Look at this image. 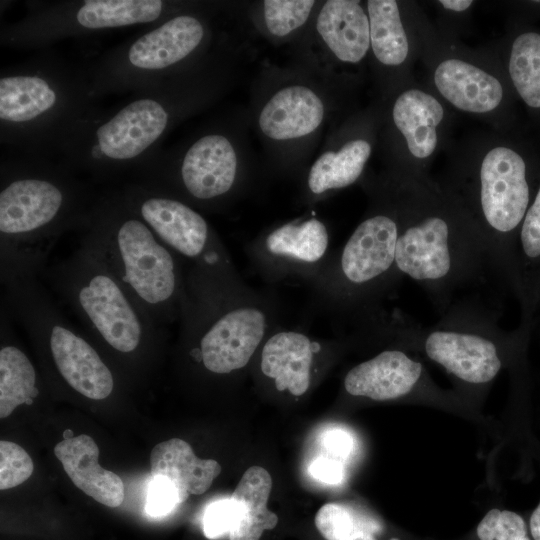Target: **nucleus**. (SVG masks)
I'll return each mask as SVG.
<instances>
[{
    "mask_svg": "<svg viewBox=\"0 0 540 540\" xmlns=\"http://www.w3.org/2000/svg\"><path fill=\"white\" fill-rule=\"evenodd\" d=\"M439 180L460 201L488 251L492 276L516 295V242L540 183V155L518 131L493 129L452 140Z\"/></svg>",
    "mask_w": 540,
    "mask_h": 540,
    "instance_id": "1",
    "label": "nucleus"
},
{
    "mask_svg": "<svg viewBox=\"0 0 540 540\" xmlns=\"http://www.w3.org/2000/svg\"><path fill=\"white\" fill-rule=\"evenodd\" d=\"M398 203L396 270L441 314L455 295L492 275L484 240L456 196L439 180L391 176Z\"/></svg>",
    "mask_w": 540,
    "mask_h": 540,
    "instance_id": "2",
    "label": "nucleus"
},
{
    "mask_svg": "<svg viewBox=\"0 0 540 540\" xmlns=\"http://www.w3.org/2000/svg\"><path fill=\"white\" fill-rule=\"evenodd\" d=\"M97 201L65 167L41 157L5 162L0 178V271L42 275L59 238L84 230Z\"/></svg>",
    "mask_w": 540,
    "mask_h": 540,
    "instance_id": "3",
    "label": "nucleus"
},
{
    "mask_svg": "<svg viewBox=\"0 0 540 540\" xmlns=\"http://www.w3.org/2000/svg\"><path fill=\"white\" fill-rule=\"evenodd\" d=\"M397 196L388 178L376 207L311 284L314 302L352 327L368 329L387 312L383 300L401 281L396 270Z\"/></svg>",
    "mask_w": 540,
    "mask_h": 540,
    "instance_id": "4",
    "label": "nucleus"
},
{
    "mask_svg": "<svg viewBox=\"0 0 540 540\" xmlns=\"http://www.w3.org/2000/svg\"><path fill=\"white\" fill-rule=\"evenodd\" d=\"M81 241L104 259L160 326L179 321L186 297V265L119 192L97 198Z\"/></svg>",
    "mask_w": 540,
    "mask_h": 540,
    "instance_id": "5",
    "label": "nucleus"
},
{
    "mask_svg": "<svg viewBox=\"0 0 540 540\" xmlns=\"http://www.w3.org/2000/svg\"><path fill=\"white\" fill-rule=\"evenodd\" d=\"M414 20L423 82L452 111L496 131H518L517 98L489 48H471L440 32L417 2Z\"/></svg>",
    "mask_w": 540,
    "mask_h": 540,
    "instance_id": "6",
    "label": "nucleus"
},
{
    "mask_svg": "<svg viewBox=\"0 0 540 540\" xmlns=\"http://www.w3.org/2000/svg\"><path fill=\"white\" fill-rule=\"evenodd\" d=\"M91 83L52 60L37 59L0 77L1 140L38 157L60 148L88 116Z\"/></svg>",
    "mask_w": 540,
    "mask_h": 540,
    "instance_id": "7",
    "label": "nucleus"
},
{
    "mask_svg": "<svg viewBox=\"0 0 540 540\" xmlns=\"http://www.w3.org/2000/svg\"><path fill=\"white\" fill-rule=\"evenodd\" d=\"M44 274L83 327L108 350L134 356L157 344L163 327L85 242Z\"/></svg>",
    "mask_w": 540,
    "mask_h": 540,
    "instance_id": "8",
    "label": "nucleus"
},
{
    "mask_svg": "<svg viewBox=\"0 0 540 540\" xmlns=\"http://www.w3.org/2000/svg\"><path fill=\"white\" fill-rule=\"evenodd\" d=\"M499 317L496 309L479 300L463 298L455 299L432 325L423 326L396 312L388 313L375 331L419 345L456 379L480 386L500 372L504 346L532 326V321L522 320L519 332L506 333Z\"/></svg>",
    "mask_w": 540,
    "mask_h": 540,
    "instance_id": "9",
    "label": "nucleus"
},
{
    "mask_svg": "<svg viewBox=\"0 0 540 540\" xmlns=\"http://www.w3.org/2000/svg\"><path fill=\"white\" fill-rule=\"evenodd\" d=\"M452 111L423 81L394 92L388 123L392 135V176L424 178L435 158L452 142Z\"/></svg>",
    "mask_w": 540,
    "mask_h": 540,
    "instance_id": "10",
    "label": "nucleus"
},
{
    "mask_svg": "<svg viewBox=\"0 0 540 540\" xmlns=\"http://www.w3.org/2000/svg\"><path fill=\"white\" fill-rule=\"evenodd\" d=\"M119 193L187 269L234 267L219 237L188 203L140 182L127 185Z\"/></svg>",
    "mask_w": 540,
    "mask_h": 540,
    "instance_id": "11",
    "label": "nucleus"
},
{
    "mask_svg": "<svg viewBox=\"0 0 540 540\" xmlns=\"http://www.w3.org/2000/svg\"><path fill=\"white\" fill-rule=\"evenodd\" d=\"M205 30L190 15L173 17L119 48L103 61L91 82L92 92L104 88L150 87L157 76L186 59L201 44Z\"/></svg>",
    "mask_w": 540,
    "mask_h": 540,
    "instance_id": "12",
    "label": "nucleus"
},
{
    "mask_svg": "<svg viewBox=\"0 0 540 540\" xmlns=\"http://www.w3.org/2000/svg\"><path fill=\"white\" fill-rule=\"evenodd\" d=\"M246 251L267 282L302 280L310 285L333 254L328 230L316 218L280 225L247 245Z\"/></svg>",
    "mask_w": 540,
    "mask_h": 540,
    "instance_id": "13",
    "label": "nucleus"
},
{
    "mask_svg": "<svg viewBox=\"0 0 540 540\" xmlns=\"http://www.w3.org/2000/svg\"><path fill=\"white\" fill-rule=\"evenodd\" d=\"M166 3L160 0H84L68 9L38 13L15 28L21 44H33L72 32L119 28L158 20Z\"/></svg>",
    "mask_w": 540,
    "mask_h": 540,
    "instance_id": "14",
    "label": "nucleus"
},
{
    "mask_svg": "<svg viewBox=\"0 0 540 540\" xmlns=\"http://www.w3.org/2000/svg\"><path fill=\"white\" fill-rule=\"evenodd\" d=\"M415 1L369 0L370 49L377 63L392 71L396 91L416 80L419 43L414 20Z\"/></svg>",
    "mask_w": 540,
    "mask_h": 540,
    "instance_id": "15",
    "label": "nucleus"
},
{
    "mask_svg": "<svg viewBox=\"0 0 540 540\" xmlns=\"http://www.w3.org/2000/svg\"><path fill=\"white\" fill-rule=\"evenodd\" d=\"M236 176L237 157L229 139L221 134H207L188 148L177 179L153 188L169 195L180 191L187 198L207 204L226 196Z\"/></svg>",
    "mask_w": 540,
    "mask_h": 540,
    "instance_id": "16",
    "label": "nucleus"
},
{
    "mask_svg": "<svg viewBox=\"0 0 540 540\" xmlns=\"http://www.w3.org/2000/svg\"><path fill=\"white\" fill-rule=\"evenodd\" d=\"M278 325L259 349V371L278 392L303 396L310 388L324 344L304 332Z\"/></svg>",
    "mask_w": 540,
    "mask_h": 540,
    "instance_id": "17",
    "label": "nucleus"
},
{
    "mask_svg": "<svg viewBox=\"0 0 540 540\" xmlns=\"http://www.w3.org/2000/svg\"><path fill=\"white\" fill-rule=\"evenodd\" d=\"M531 120L540 127V26L509 20L506 33L487 46Z\"/></svg>",
    "mask_w": 540,
    "mask_h": 540,
    "instance_id": "18",
    "label": "nucleus"
},
{
    "mask_svg": "<svg viewBox=\"0 0 540 540\" xmlns=\"http://www.w3.org/2000/svg\"><path fill=\"white\" fill-rule=\"evenodd\" d=\"M423 365L399 349H387L352 367L345 391L354 397L388 401L410 394L421 383Z\"/></svg>",
    "mask_w": 540,
    "mask_h": 540,
    "instance_id": "19",
    "label": "nucleus"
},
{
    "mask_svg": "<svg viewBox=\"0 0 540 540\" xmlns=\"http://www.w3.org/2000/svg\"><path fill=\"white\" fill-rule=\"evenodd\" d=\"M54 454L74 485L86 495L112 508L123 503L124 483L99 465V448L93 438L85 434L66 438L56 444Z\"/></svg>",
    "mask_w": 540,
    "mask_h": 540,
    "instance_id": "20",
    "label": "nucleus"
},
{
    "mask_svg": "<svg viewBox=\"0 0 540 540\" xmlns=\"http://www.w3.org/2000/svg\"><path fill=\"white\" fill-rule=\"evenodd\" d=\"M323 116L321 99L311 89L294 85L281 89L266 103L259 126L269 138L288 140L313 132Z\"/></svg>",
    "mask_w": 540,
    "mask_h": 540,
    "instance_id": "21",
    "label": "nucleus"
},
{
    "mask_svg": "<svg viewBox=\"0 0 540 540\" xmlns=\"http://www.w3.org/2000/svg\"><path fill=\"white\" fill-rule=\"evenodd\" d=\"M317 31L342 62L357 64L370 50L369 18L359 1H327L318 16Z\"/></svg>",
    "mask_w": 540,
    "mask_h": 540,
    "instance_id": "22",
    "label": "nucleus"
},
{
    "mask_svg": "<svg viewBox=\"0 0 540 540\" xmlns=\"http://www.w3.org/2000/svg\"><path fill=\"white\" fill-rule=\"evenodd\" d=\"M151 475L163 476L176 487L183 503L189 495L205 493L220 474L216 460L200 459L192 447L180 438H172L155 445L150 453Z\"/></svg>",
    "mask_w": 540,
    "mask_h": 540,
    "instance_id": "23",
    "label": "nucleus"
},
{
    "mask_svg": "<svg viewBox=\"0 0 540 540\" xmlns=\"http://www.w3.org/2000/svg\"><path fill=\"white\" fill-rule=\"evenodd\" d=\"M0 417H8L20 405H32L40 394L36 369L27 354L12 342V318L1 303Z\"/></svg>",
    "mask_w": 540,
    "mask_h": 540,
    "instance_id": "24",
    "label": "nucleus"
},
{
    "mask_svg": "<svg viewBox=\"0 0 540 540\" xmlns=\"http://www.w3.org/2000/svg\"><path fill=\"white\" fill-rule=\"evenodd\" d=\"M272 489L269 472L260 466L248 468L231 494L235 520L229 540H259L273 529L278 516L267 508Z\"/></svg>",
    "mask_w": 540,
    "mask_h": 540,
    "instance_id": "25",
    "label": "nucleus"
},
{
    "mask_svg": "<svg viewBox=\"0 0 540 540\" xmlns=\"http://www.w3.org/2000/svg\"><path fill=\"white\" fill-rule=\"evenodd\" d=\"M516 276L523 318L532 319L540 298V183L518 232Z\"/></svg>",
    "mask_w": 540,
    "mask_h": 540,
    "instance_id": "26",
    "label": "nucleus"
},
{
    "mask_svg": "<svg viewBox=\"0 0 540 540\" xmlns=\"http://www.w3.org/2000/svg\"><path fill=\"white\" fill-rule=\"evenodd\" d=\"M371 153L372 144L363 137L346 141L338 151L325 152L309 171V191L321 195L352 185L364 172Z\"/></svg>",
    "mask_w": 540,
    "mask_h": 540,
    "instance_id": "27",
    "label": "nucleus"
},
{
    "mask_svg": "<svg viewBox=\"0 0 540 540\" xmlns=\"http://www.w3.org/2000/svg\"><path fill=\"white\" fill-rule=\"evenodd\" d=\"M315 526L326 540H376V526L342 503L324 504L316 513Z\"/></svg>",
    "mask_w": 540,
    "mask_h": 540,
    "instance_id": "28",
    "label": "nucleus"
},
{
    "mask_svg": "<svg viewBox=\"0 0 540 540\" xmlns=\"http://www.w3.org/2000/svg\"><path fill=\"white\" fill-rule=\"evenodd\" d=\"M315 1L266 0L264 17L268 30L275 36H285L305 23Z\"/></svg>",
    "mask_w": 540,
    "mask_h": 540,
    "instance_id": "29",
    "label": "nucleus"
},
{
    "mask_svg": "<svg viewBox=\"0 0 540 540\" xmlns=\"http://www.w3.org/2000/svg\"><path fill=\"white\" fill-rule=\"evenodd\" d=\"M480 540H530L524 519L509 510L491 509L477 526Z\"/></svg>",
    "mask_w": 540,
    "mask_h": 540,
    "instance_id": "30",
    "label": "nucleus"
},
{
    "mask_svg": "<svg viewBox=\"0 0 540 540\" xmlns=\"http://www.w3.org/2000/svg\"><path fill=\"white\" fill-rule=\"evenodd\" d=\"M34 463L29 454L18 444L0 441V489L16 487L33 473Z\"/></svg>",
    "mask_w": 540,
    "mask_h": 540,
    "instance_id": "31",
    "label": "nucleus"
},
{
    "mask_svg": "<svg viewBox=\"0 0 540 540\" xmlns=\"http://www.w3.org/2000/svg\"><path fill=\"white\" fill-rule=\"evenodd\" d=\"M473 0H436L432 1L436 19L435 27L442 33L460 39L469 28L471 15L476 5Z\"/></svg>",
    "mask_w": 540,
    "mask_h": 540,
    "instance_id": "32",
    "label": "nucleus"
},
{
    "mask_svg": "<svg viewBox=\"0 0 540 540\" xmlns=\"http://www.w3.org/2000/svg\"><path fill=\"white\" fill-rule=\"evenodd\" d=\"M179 504L178 491L173 483L163 476L153 477L147 491L146 512L152 517H160L169 514Z\"/></svg>",
    "mask_w": 540,
    "mask_h": 540,
    "instance_id": "33",
    "label": "nucleus"
},
{
    "mask_svg": "<svg viewBox=\"0 0 540 540\" xmlns=\"http://www.w3.org/2000/svg\"><path fill=\"white\" fill-rule=\"evenodd\" d=\"M235 520L232 501L224 498L209 504L203 516V532L208 539H217L230 533Z\"/></svg>",
    "mask_w": 540,
    "mask_h": 540,
    "instance_id": "34",
    "label": "nucleus"
},
{
    "mask_svg": "<svg viewBox=\"0 0 540 540\" xmlns=\"http://www.w3.org/2000/svg\"><path fill=\"white\" fill-rule=\"evenodd\" d=\"M322 446L327 452V457L343 463L353 450V439L344 430L332 429L324 433Z\"/></svg>",
    "mask_w": 540,
    "mask_h": 540,
    "instance_id": "35",
    "label": "nucleus"
},
{
    "mask_svg": "<svg viewBox=\"0 0 540 540\" xmlns=\"http://www.w3.org/2000/svg\"><path fill=\"white\" fill-rule=\"evenodd\" d=\"M310 475L323 483L339 484L344 478L343 463L327 456H319L309 466Z\"/></svg>",
    "mask_w": 540,
    "mask_h": 540,
    "instance_id": "36",
    "label": "nucleus"
},
{
    "mask_svg": "<svg viewBox=\"0 0 540 540\" xmlns=\"http://www.w3.org/2000/svg\"><path fill=\"white\" fill-rule=\"evenodd\" d=\"M530 532L534 540H540V503L530 518Z\"/></svg>",
    "mask_w": 540,
    "mask_h": 540,
    "instance_id": "37",
    "label": "nucleus"
},
{
    "mask_svg": "<svg viewBox=\"0 0 540 540\" xmlns=\"http://www.w3.org/2000/svg\"><path fill=\"white\" fill-rule=\"evenodd\" d=\"M540 305V298H539V303H538V306Z\"/></svg>",
    "mask_w": 540,
    "mask_h": 540,
    "instance_id": "38",
    "label": "nucleus"
}]
</instances>
